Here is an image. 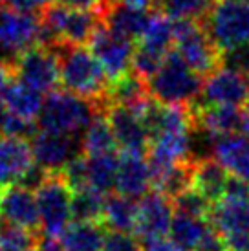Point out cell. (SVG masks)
I'll return each mask as SVG.
<instances>
[{
    "instance_id": "cell-10",
    "label": "cell",
    "mask_w": 249,
    "mask_h": 251,
    "mask_svg": "<svg viewBox=\"0 0 249 251\" xmlns=\"http://www.w3.org/2000/svg\"><path fill=\"white\" fill-rule=\"evenodd\" d=\"M15 77L22 83L33 86L39 92H53L61 84V64L55 50L46 46H33L24 51L17 61Z\"/></svg>"
},
{
    "instance_id": "cell-26",
    "label": "cell",
    "mask_w": 249,
    "mask_h": 251,
    "mask_svg": "<svg viewBox=\"0 0 249 251\" xmlns=\"http://www.w3.org/2000/svg\"><path fill=\"white\" fill-rule=\"evenodd\" d=\"M81 149H83L84 156H99V154L116 152L118 141H116V136L112 132V126L108 123L104 108L97 112L96 118L92 119V123L81 134Z\"/></svg>"
},
{
    "instance_id": "cell-12",
    "label": "cell",
    "mask_w": 249,
    "mask_h": 251,
    "mask_svg": "<svg viewBox=\"0 0 249 251\" xmlns=\"http://www.w3.org/2000/svg\"><path fill=\"white\" fill-rule=\"evenodd\" d=\"M31 152L37 167L48 175H61L70 161L83 154L81 138L70 134L41 130L31 138Z\"/></svg>"
},
{
    "instance_id": "cell-48",
    "label": "cell",
    "mask_w": 249,
    "mask_h": 251,
    "mask_svg": "<svg viewBox=\"0 0 249 251\" xmlns=\"http://www.w3.org/2000/svg\"><path fill=\"white\" fill-rule=\"evenodd\" d=\"M4 4H7V0H0V7H4Z\"/></svg>"
},
{
    "instance_id": "cell-19",
    "label": "cell",
    "mask_w": 249,
    "mask_h": 251,
    "mask_svg": "<svg viewBox=\"0 0 249 251\" xmlns=\"http://www.w3.org/2000/svg\"><path fill=\"white\" fill-rule=\"evenodd\" d=\"M209 224L222 237H231L249 229V198L224 196L213 203L209 213Z\"/></svg>"
},
{
    "instance_id": "cell-13",
    "label": "cell",
    "mask_w": 249,
    "mask_h": 251,
    "mask_svg": "<svg viewBox=\"0 0 249 251\" xmlns=\"http://www.w3.org/2000/svg\"><path fill=\"white\" fill-rule=\"evenodd\" d=\"M0 216L7 226L22 227L33 233L41 227L37 196L31 189H26L19 183L0 189Z\"/></svg>"
},
{
    "instance_id": "cell-9",
    "label": "cell",
    "mask_w": 249,
    "mask_h": 251,
    "mask_svg": "<svg viewBox=\"0 0 249 251\" xmlns=\"http://www.w3.org/2000/svg\"><path fill=\"white\" fill-rule=\"evenodd\" d=\"M196 106H248L249 105V75L231 68H216L203 79Z\"/></svg>"
},
{
    "instance_id": "cell-41",
    "label": "cell",
    "mask_w": 249,
    "mask_h": 251,
    "mask_svg": "<svg viewBox=\"0 0 249 251\" xmlns=\"http://www.w3.org/2000/svg\"><path fill=\"white\" fill-rule=\"evenodd\" d=\"M141 251H180L171 238L150 237L141 238Z\"/></svg>"
},
{
    "instance_id": "cell-31",
    "label": "cell",
    "mask_w": 249,
    "mask_h": 251,
    "mask_svg": "<svg viewBox=\"0 0 249 251\" xmlns=\"http://www.w3.org/2000/svg\"><path fill=\"white\" fill-rule=\"evenodd\" d=\"M216 0H158L156 7L173 21L203 22Z\"/></svg>"
},
{
    "instance_id": "cell-8",
    "label": "cell",
    "mask_w": 249,
    "mask_h": 251,
    "mask_svg": "<svg viewBox=\"0 0 249 251\" xmlns=\"http://www.w3.org/2000/svg\"><path fill=\"white\" fill-rule=\"evenodd\" d=\"M42 21L37 13L0 7V59L15 63L33 46H39Z\"/></svg>"
},
{
    "instance_id": "cell-16",
    "label": "cell",
    "mask_w": 249,
    "mask_h": 251,
    "mask_svg": "<svg viewBox=\"0 0 249 251\" xmlns=\"http://www.w3.org/2000/svg\"><path fill=\"white\" fill-rule=\"evenodd\" d=\"M173 216L174 205L171 198L158 191L147 193L138 203V220L134 231L139 238L165 237L171 229Z\"/></svg>"
},
{
    "instance_id": "cell-27",
    "label": "cell",
    "mask_w": 249,
    "mask_h": 251,
    "mask_svg": "<svg viewBox=\"0 0 249 251\" xmlns=\"http://www.w3.org/2000/svg\"><path fill=\"white\" fill-rule=\"evenodd\" d=\"M136 220H138V203L132 198H126L119 193L106 196L103 218H101L106 229L130 233L136 229Z\"/></svg>"
},
{
    "instance_id": "cell-42",
    "label": "cell",
    "mask_w": 249,
    "mask_h": 251,
    "mask_svg": "<svg viewBox=\"0 0 249 251\" xmlns=\"http://www.w3.org/2000/svg\"><path fill=\"white\" fill-rule=\"evenodd\" d=\"M51 0H7L9 7L19 9V11H28V13H37L41 9H46Z\"/></svg>"
},
{
    "instance_id": "cell-20",
    "label": "cell",
    "mask_w": 249,
    "mask_h": 251,
    "mask_svg": "<svg viewBox=\"0 0 249 251\" xmlns=\"http://www.w3.org/2000/svg\"><path fill=\"white\" fill-rule=\"evenodd\" d=\"M213 158L231 176L249 181V136L242 134L216 136Z\"/></svg>"
},
{
    "instance_id": "cell-18",
    "label": "cell",
    "mask_w": 249,
    "mask_h": 251,
    "mask_svg": "<svg viewBox=\"0 0 249 251\" xmlns=\"http://www.w3.org/2000/svg\"><path fill=\"white\" fill-rule=\"evenodd\" d=\"M33 165V152L28 141L7 136L0 138V189L21 183Z\"/></svg>"
},
{
    "instance_id": "cell-47",
    "label": "cell",
    "mask_w": 249,
    "mask_h": 251,
    "mask_svg": "<svg viewBox=\"0 0 249 251\" xmlns=\"http://www.w3.org/2000/svg\"><path fill=\"white\" fill-rule=\"evenodd\" d=\"M4 227H6V226H4V218H2V216H0V231L4 229Z\"/></svg>"
},
{
    "instance_id": "cell-22",
    "label": "cell",
    "mask_w": 249,
    "mask_h": 251,
    "mask_svg": "<svg viewBox=\"0 0 249 251\" xmlns=\"http://www.w3.org/2000/svg\"><path fill=\"white\" fill-rule=\"evenodd\" d=\"M229 175L215 158H205L193 163V185L201 196H205L211 203H216L225 195Z\"/></svg>"
},
{
    "instance_id": "cell-24",
    "label": "cell",
    "mask_w": 249,
    "mask_h": 251,
    "mask_svg": "<svg viewBox=\"0 0 249 251\" xmlns=\"http://www.w3.org/2000/svg\"><path fill=\"white\" fill-rule=\"evenodd\" d=\"M209 229H211V224L207 218L174 213L171 229H169V235H171L169 238L180 251H196L201 238L207 235Z\"/></svg>"
},
{
    "instance_id": "cell-38",
    "label": "cell",
    "mask_w": 249,
    "mask_h": 251,
    "mask_svg": "<svg viewBox=\"0 0 249 251\" xmlns=\"http://www.w3.org/2000/svg\"><path fill=\"white\" fill-rule=\"evenodd\" d=\"M220 66L231 68V70L249 75V44L224 50V51H222Z\"/></svg>"
},
{
    "instance_id": "cell-49",
    "label": "cell",
    "mask_w": 249,
    "mask_h": 251,
    "mask_svg": "<svg viewBox=\"0 0 249 251\" xmlns=\"http://www.w3.org/2000/svg\"><path fill=\"white\" fill-rule=\"evenodd\" d=\"M246 110H248V118H249V105H248V106H246Z\"/></svg>"
},
{
    "instance_id": "cell-33",
    "label": "cell",
    "mask_w": 249,
    "mask_h": 251,
    "mask_svg": "<svg viewBox=\"0 0 249 251\" xmlns=\"http://www.w3.org/2000/svg\"><path fill=\"white\" fill-rule=\"evenodd\" d=\"M39 237L37 233L15 226H6L0 231V251H35Z\"/></svg>"
},
{
    "instance_id": "cell-6",
    "label": "cell",
    "mask_w": 249,
    "mask_h": 251,
    "mask_svg": "<svg viewBox=\"0 0 249 251\" xmlns=\"http://www.w3.org/2000/svg\"><path fill=\"white\" fill-rule=\"evenodd\" d=\"M174 46L196 74L207 77L220 68L222 51L198 21H174Z\"/></svg>"
},
{
    "instance_id": "cell-39",
    "label": "cell",
    "mask_w": 249,
    "mask_h": 251,
    "mask_svg": "<svg viewBox=\"0 0 249 251\" xmlns=\"http://www.w3.org/2000/svg\"><path fill=\"white\" fill-rule=\"evenodd\" d=\"M116 0H57V4H62L72 9H83V11H96L103 17L106 7Z\"/></svg>"
},
{
    "instance_id": "cell-43",
    "label": "cell",
    "mask_w": 249,
    "mask_h": 251,
    "mask_svg": "<svg viewBox=\"0 0 249 251\" xmlns=\"http://www.w3.org/2000/svg\"><path fill=\"white\" fill-rule=\"evenodd\" d=\"M13 77H15L13 63L0 59V94H4L7 86L13 83Z\"/></svg>"
},
{
    "instance_id": "cell-14",
    "label": "cell",
    "mask_w": 249,
    "mask_h": 251,
    "mask_svg": "<svg viewBox=\"0 0 249 251\" xmlns=\"http://www.w3.org/2000/svg\"><path fill=\"white\" fill-rule=\"evenodd\" d=\"M112 132L116 136L118 147L123 152L145 154L150 145V134L147 130L143 119L128 106L108 105L104 108Z\"/></svg>"
},
{
    "instance_id": "cell-40",
    "label": "cell",
    "mask_w": 249,
    "mask_h": 251,
    "mask_svg": "<svg viewBox=\"0 0 249 251\" xmlns=\"http://www.w3.org/2000/svg\"><path fill=\"white\" fill-rule=\"evenodd\" d=\"M196 251H227V244H225V238L222 237L216 229H213V226H211V229L207 231L205 237L201 238Z\"/></svg>"
},
{
    "instance_id": "cell-15",
    "label": "cell",
    "mask_w": 249,
    "mask_h": 251,
    "mask_svg": "<svg viewBox=\"0 0 249 251\" xmlns=\"http://www.w3.org/2000/svg\"><path fill=\"white\" fill-rule=\"evenodd\" d=\"M194 114V123L207 128L215 136L242 134L249 136V118L246 106H196L191 105Z\"/></svg>"
},
{
    "instance_id": "cell-23",
    "label": "cell",
    "mask_w": 249,
    "mask_h": 251,
    "mask_svg": "<svg viewBox=\"0 0 249 251\" xmlns=\"http://www.w3.org/2000/svg\"><path fill=\"white\" fill-rule=\"evenodd\" d=\"M106 237L103 222H81L72 220L59 237L66 251H101Z\"/></svg>"
},
{
    "instance_id": "cell-25",
    "label": "cell",
    "mask_w": 249,
    "mask_h": 251,
    "mask_svg": "<svg viewBox=\"0 0 249 251\" xmlns=\"http://www.w3.org/2000/svg\"><path fill=\"white\" fill-rule=\"evenodd\" d=\"M147 98H150L149 90H147V81H143L134 72H128V74H124L123 77H119L116 81H110L106 96H104V108L108 105H121L128 106V108H136Z\"/></svg>"
},
{
    "instance_id": "cell-44",
    "label": "cell",
    "mask_w": 249,
    "mask_h": 251,
    "mask_svg": "<svg viewBox=\"0 0 249 251\" xmlns=\"http://www.w3.org/2000/svg\"><path fill=\"white\" fill-rule=\"evenodd\" d=\"M35 251H66L64 250V246L61 244V240H57L53 237H44L39 238V242H37V250Z\"/></svg>"
},
{
    "instance_id": "cell-21",
    "label": "cell",
    "mask_w": 249,
    "mask_h": 251,
    "mask_svg": "<svg viewBox=\"0 0 249 251\" xmlns=\"http://www.w3.org/2000/svg\"><path fill=\"white\" fill-rule=\"evenodd\" d=\"M149 17V9H139L121 0H116L103 13V24L118 35H123L130 41H139L141 33L147 28Z\"/></svg>"
},
{
    "instance_id": "cell-32",
    "label": "cell",
    "mask_w": 249,
    "mask_h": 251,
    "mask_svg": "<svg viewBox=\"0 0 249 251\" xmlns=\"http://www.w3.org/2000/svg\"><path fill=\"white\" fill-rule=\"evenodd\" d=\"M106 196L90 187L74 191L72 195V216L81 222H101Z\"/></svg>"
},
{
    "instance_id": "cell-11",
    "label": "cell",
    "mask_w": 249,
    "mask_h": 251,
    "mask_svg": "<svg viewBox=\"0 0 249 251\" xmlns=\"http://www.w3.org/2000/svg\"><path fill=\"white\" fill-rule=\"evenodd\" d=\"M88 46L110 81H116L124 74L132 72V59L136 53L134 41L114 33L103 22L92 35Z\"/></svg>"
},
{
    "instance_id": "cell-37",
    "label": "cell",
    "mask_w": 249,
    "mask_h": 251,
    "mask_svg": "<svg viewBox=\"0 0 249 251\" xmlns=\"http://www.w3.org/2000/svg\"><path fill=\"white\" fill-rule=\"evenodd\" d=\"M101 251H141V240L124 231H108Z\"/></svg>"
},
{
    "instance_id": "cell-35",
    "label": "cell",
    "mask_w": 249,
    "mask_h": 251,
    "mask_svg": "<svg viewBox=\"0 0 249 251\" xmlns=\"http://www.w3.org/2000/svg\"><path fill=\"white\" fill-rule=\"evenodd\" d=\"M163 59H165V55H159L156 51H150V50L139 46L134 53V59H132V72L141 77L143 81H149L159 70Z\"/></svg>"
},
{
    "instance_id": "cell-4",
    "label": "cell",
    "mask_w": 249,
    "mask_h": 251,
    "mask_svg": "<svg viewBox=\"0 0 249 251\" xmlns=\"http://www.w3.org/2000/svg\"><path fill=\"white\" fill-rule=\"evenodd\" d=\"M104 106L68 90H53L44 99L37 123L41 130L79 136Z\"/></svg>"
},
{
    "instance_id": "cell-46",
    "label": "cell",
    "mask_w": 249,
    "mask_h": 251,
    "mask_svg": "<svg viewBox=\"0 0 249 251\" xmlns=\"http://www.w3.org/2000/svg\"><path fill=\"white\" fill-rule=\"evenodd\" d=\"M7 116V106H6V99H4V94H0V125L4 118Z\"/></svg>"
},
{
    "instance_id": "cell-1",
    "label": "cell",
    "mask_w": 249,
    "mask_h": 251,
    "mask_svg": "<svg viewBox=\"0 0 249 251\" xmlns=\"http://www.w3.org/2000/svg\"><path fill=\"white\" fill-rule=\"evenodd\" d=\"M55 51L59 55L61 84L64 90L97 101L104 106V96L110 79L92 53V50H86L84 46L61 44L55 48Z\"/></svg>"
},
{
    "instance_id": "cell-29",
    "label": "cell",
    "mask_w": 249,
    "mask_h": 251,
    "mask_svg": "<svg viewBox=\"0 0 249 251\" xmlns=\"http://www.w3.org/2000/svg\"><path fill=\"white\" fill-rule=\"evenodd\" d=\"M119 158L116 152L86 156V187L94 189L101 195L116 189Z\"/></svg>"
},
{
    "instance_id": "cell-34",
    "label": "cell",
    "mask_w": 249,
    "mask_h": 251,
    "mask_svg": "<svg viewBox=\"0 0 249 251\" xmlns=\"http://www.w3.org/2000/svg\"><path fill=\"white\" fill-rule=\"evenodd\" d=\"M173 205L174 213L201 216V218H209V213H211V207H213V203L209 202L205 196H201L198 191H194L193 187L176 196L173 200Z\"/></svg>"
},
{
    "instance_id": "cell-36",
    "label": "cell",
    "mask_w": 249,
    "mask_h": 251,
    "mask_svg": "<svg viewBox=\"0 0 249 251\" xmlns=\"http://www.w3.org/2000/svg\"><path fill=\"white\" fill-rule=\"evenodd\" d=\"M0 136L7 138H19V140H28L35 136V123L31 119H24L19 116H13L7 112L2 125H0Z\"/></svg>"
},
{
    "instance_id": "cell-3",
    "label": "cell",
    "mask_w": 249,
    "mask_h": 251,
    "mask_svg": "<svg viewBox=\"0 0 249 251\" xmlns=\"http://www.w3.org/2000/svg\"><path fill=\"white\" fill-rule=\"evenodd\" d=\"M203 77L171 50L159 70L147 81L149 96L163 105H193L200 98Z\"/></svg>"
},
{
    "instance_id": "cell-28",
    "label": "cell",
    "mask_w": 249,
    "mask_h": 251,
    "mask_svg": "<svg viewBox=\"0 0 249 251\" xmlns=\"http://www.w3.org/2000/svg\"><path fill=\"white\" fill-rule=\"evenodd\" d=\"M4 99H6L9 114L24 119H31V121L39 118L42 103H44L42 92L35 90L33 86L22 83V81H13L9 84L4 92Z\"/></svg>"
},
{
    "instance_id": "cell-45",
    "label": "cell",
    "mask_w": 249,
    "mask_h": 251,
    "mask_svg": "<svg viewBox=\"0 0 249 251\" xmlns=\"http://www.w3.org/2000/svg\"><path fill=\"white\" fill-rule=\"evenodd\" d=\"M121 2L128 4V6L139 7V9H152V7H156L158 0H121Z\"/></svg>"
},
{
    "instance_id": "cell-7",
    "label": "cell",
    "mask_w": 249,
    "mask_h": 251,
    "mask_svg": "<svg viewBox=\"0 0 249 251\" xmlns=\"http://www.w3.org/2000/svg\"><path fill=\"white\" fill-rule=\"evenodd\" d=\"M72 195L61 175H48L39 189L35 191L39 216H41V231L46 237L59 238L62 231L70 226L72 216Z\"/></svg>"
},
{
    "instance_id": "cell-5",
    "label": "cell",
    "mask_w": 249,
    "mask_h": 251,
    "mask_svg": "<svg viewBox=\"0 0 249 251\" xmlns=\"http://www.w3.org/2000/svg\"><path fill=\"white\" fill-rule=\"evenodd\" d=\"M201 24L220 51L249 44V0H216Z\"/></svg>"
},
{
    "instance_id": "cell-30",
    "label": "cell",
    "mask_w": 249,
    "mask_h": 251,
    "mask_svg": "<svg viewBox=\"0 0 249 251\" xmlns=\"http://www.w3.org/2000/svg\"><path fill=\"white\" fill-rule=\"evenodd\" d=\"M174 44V21L169 19L165 13L154 9L145 31L139 37V46L150 51H156L159 55H167L171 51V46Z\"/></svg>"
},
{
    "instance_id": "cell-17",
    "label": "cell",
    "mask_w": 249,
    "mask_h": 251,
    "mask_svg": "<svg viewBox=\"0 0 249 251\" xmlns=\"http://www.w3.org/2000/svg\"><path fill=\"white\" fill-rule=\"evenodd\" d=\"M145 154L123 152L119 158L118 178H116V193L141 200L152 187V171L149 160L143 158Z\"/></svg>"
},
{
    "instance_id": "cell-2",
    "label": "cell",
    "mask_w": 249,
    "mask_h": 251,
    "mask_svg": "<svg viewBox=\"0 0 249 251\" xmlns=\"http://www.w3.org/2000/svg\"><path fill=\"white\" fill-rule=\"evenodd\" d=\"M42 31L39 46L55 50L61 44L84 46L90 42L103 17L96 11L72 9L62 4H50L41 13Z\"/></svg>"
}]
</instances>
